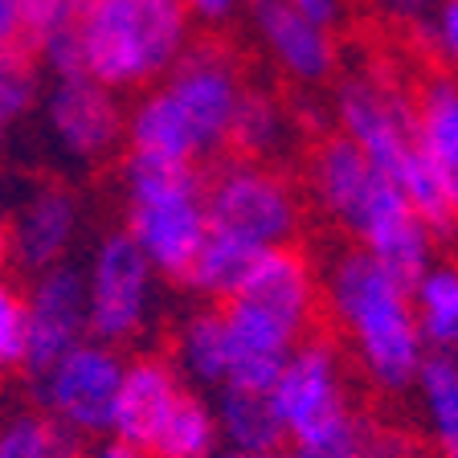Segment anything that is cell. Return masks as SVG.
<instances>
[{"label": "cell", "instance_id": "22", "mask_svg": "<svg viewBox=\"0 0 458 458\" xmlns=\"http://www.w3.org/2000/svg\"><path fill=\"white\" fill-rule=\"evenodd\" d=\"M176 372L200 389H221L229 377V332L221 307H200L176 332Z\"/></svg>", "mask_w": 458, "mask_h": 458}, {"label": "cell", "instance_id": "13", "mask_svg": "<svg viewBox=\"0 0 458 458\" xmlns=\"http://www.w3.org/2000/svg\"><path fill=\"white\" fill-rule=\"evenodd\" d=\"M229 299L270 315L295 335H307L315 319V303H319V278H315L311 258L303 250L270 246L246 267V275Z\"/></svg>", "mask_w": 458, "mask_h": 458}, {"label": "cell", "instance_id": "24", "mask_svg": "<svg viewBox=\"0 0 458 458\" xmlns=\"http://www.w3.org/2000/svg\"><path fill=\"white\" fill-rule=\"evenodd\" d=\"M152 458H217L221 454V429L213 401L184 393L176 401L172 418L164 421V429L156 434V442L148 446Z\"/></svg>", "mask_w": 458, "mask_h": 458}, {"label": "cell", "instance_id": "36", "mask_svg": "<svg viewBox=\"0 0 458 458\" xmlns=\"http://www.w3.org/2000/svg\"><path fill=\"white\" fill-rule=\"evenodd\" d=\"M9 262H13V250H9V221H0V278H4Z\"/></svg>", "mask_w": 458, "mask_h": 458}, {"label": "cell", "instance_id": "3", "mask_svg": "<svg viewBox=\"0 0 458 458\" xmlns=\"http://www.w3.org/2000/svg\"><path fill=\"white\" fill-rule=\"evenodd\" d=\"M192 17L181 0H86L78 21L82 70L106 90H143L184 54Z\"/></svg>", "mask_w": 458, "mask_h": 458}, {"label": "cell", "instance_id": "7", "mask_svg": "<svg viewBox=\"0 0 458 458\" xmlns=\"http://www.w3.org/2000/svg\"><path fill=\"white\" fill-rule=\"evenodd\" d=\"M270 405L286 429V442H319L360 418L348 397L344 356L324 335H303L291 348L270 385Z\"/></svg>", "mask_w": 458, "mask_h": 458}, {"label": "cell", "instance_id": "2", "mask_svg": "<svg viewBox=\"0 0 458 458\" xmlns=\"http://www.w3.org/2000/svg\"><path fill=\"white\" fill-rule=\"evenodd\" d=\"M327 311L344 327L356 364L377 389L405 393L426 360L418 319H413L410 286L385 275L364 250H344L332 258L324 278Z\"/></svg>", "mask_w": 458, "mask_h": 458}, {"label": "cell", "instance_id": "1", "mask_svg": "<svg viewBox=\"0 0 458 458\" xmlns=\"http://www.w3.org/2000/svg\"><path fill=\"white\" fill-rule=\"evenodd\" d=\"M242 90L238 54L225 41H189L164 82L123 119L127 152L200 168V160H213L225 148Z\"/></svg>", "mask_w": 458, "mask_h": 458}, {"label": "cell", "instance_id": "38", "mask_svg": "<svg viewBox=\"0 0 458 458\" xmlns=\"http://www.w3.org/2000/svg\"><path fill=\"white\" fill-rule=\"evenodd\" d=\"M454 360H458V356H454Z\"/></svg>", "mask_w": 458, "mask_h": 458}, {"label": "cell", "instance_id": "26", "mask_svg": "<svg viewBox=\"0 0 458 458\" xmlns=\"http://www.w3.org/2000/svg\"><path fill=\"white\" fill-rule=\"evenodd\" d=\"M41 95V66L25 49H0V135L21 123Z\"/></svg>", "mask_w": 458, "mask_h": 458}, {"label": "cell", "instance_id": "37", "mask_svg": "<svg viewBox=\"0 0 458 458\" xmlns=\"http://www.w3.org/2000/svg\"><path fill=\"white\" fill-rule=\"evenodd\" d=\"M217 458H258V454H238V450H221ZM275 458H278V454H275Z\"/></svg>", "mask_w": 458, "mask_h": 458}, {"label": "cell", "instance_id": "14", "mask_svg": "<svg viewBox=\"0 0 458 458\" xmlns=\"http://www.w3.org/2000/svg\"><path fill=\"white\" fill-rule=\"evenodd\" d=\"M184 393L189 389H184V377L176 372L172 356L143 352L135 360H123V377H119V389H114L106 438H119L127 446L148 450Z\"/></svg>", "mask_w": 458, "mask_h": 458}, {"label": "cell", "instance_id": "23", "mask_svg": "<svg viewBox=\"0 0 458 458\" xmlns=\"http://www.w3.org/2000/svg\"><path fill=\"white\" fill-rule=\"evenodd\" d=\"M413 385H418L421 418H426L438 454L458 458V360L454 356L426 352Z\"/></svg>", "mask_w": 458, "mask_h": 458}, {"label": "cell", "instance_id": "35", "mask_svg": "<svg viewBox=\"0 0 458 458\" xmlns=\"http://www.w3.org/2000/svg\"><path fill=\"white\" fill-rule=\"evenodd\" d=\"M78 458H152V454L140 446H127V442H119V438H98L95 446L82 450Z\"/></svg>", "mask_w": 458, "mask_h": 458}, {"label": "cell", "instance_id": "11", "mask_svg": "<svg viewBox=\"0 0 458 458\" xmlns=\"http://www.w3.org/2000/svg\"><path fill=\"white\" fill-rule=\"evenodd\" d=\"M29 307V348H25V377H41L54 360L90 340L86 332V278L74 262L49 267L33 275L25 291Z\"/></svg>", "mask_w": 458, "mask_h": 458}, {"label": "cell", "instance_id": "6", "mask_svg": "<svg viewBox=\"0 0 458 458\" xmlns=\"http://www.w3.org/2000/svg\"><path fill=\"white\" fill-rule=\"evenodd\" d=\"M86 278V332L106 348L135 344L156 315V283L160 275L143 250L127 238V229H114L90 254Z\"/></svg>", "mask_w": 458, "mask_h": 458}, {"label": "cell", "instance_id": "21", "mask_svg": "<svg viewBox=\"0 0 458 458\" xmlns=\"http://www.w3.org/2000/svg\"><path fill=\"white\" fill-rule=\"evenodd\" d=\"M413 319L426 352L458 356V267L429 262V270L410 286Z\"/></svg>", "mask_w": 458, "mask_h": 458}, {"label": "cell", "instance_id": "20", "mask_svg": "<svg viewBox=\"0 0 458 458\" xmlns=\"http://www.w3.org/2000/svg\"><path fill=\"white\" fill-rule=\"evenodd\" d=\"M291 140H295V123H291L286 106L278 103V95L246 86L238 98V111H233V123H229L225 148H233L238 160L270 164L278 156H286Z\"/></svg>", "mask_w": 458, "mask_h": 458}, {"label": "cell", "instance_id": "4", "mask_svg": "<svg viewBox=\"0 0 458 458\" xmlns=\"http://www.w3.org/2000/svg\"><path fill=\"white\" fill-rule=\"evenodd\" d=\"M127 238L143 250L152 270L168 283H184L205 242V172L192 164L127 152Z\"/></svg>", "mask_w": 458, "mask_h": 458}, {"label": "cell", "instance_id": "27", "mask_svg": "<svg viewBox=\"0 0 458 458\" xmlns=\"http://www.w3.org/2000/svg\"><path fill=\"white\" fill-rule=\"evenodd\" d=\"M86 0H25V21H21V49L38 57L46 46L78 33Z\"/></svg>", "mask_w": 458, "mask_h": 458}, {"label": "cell", "instance_id": "34", "mask_svg": "<svg viewBox=\"0 0 458 458\" xmlns=\"http://www.w3.org/2000/svg\"><path fill=\"white\" fill-rule=\"evenodd\" d=\"M184 13L197 21H205V25H221V21L233 17V9H238V0H181Z\"/></svg>", "mask_w": 458, "mask_h": 458}, {"label": "cell", "instance_id": "28", "mask_svg": "<svg viewBox=\"0 0 458 458\" xmlns=\"http://www.w3.org/2000/svg\"><path fill=\"white\" fill-rule=\"evenodd\" d=\"M29 348V307L25 291L13 278H0V381L13 372H25Z\"/></svg>", "mask_w": 458, "mask_h": 458}, {"label": "cell", "instance_id": "31", "mask_svg": "<svg viewBox=\"0 0 458 458\" xmlns=\"http://www.w3.org/2000/svg\"><path fill=\"white\" fill-rule=\"evenodd\" d=\"M283 4L291 13H299L307 25L324 29V33H335L348 17V0H283Z\"/></svg>", "mask_w": 458, "mask_h": 458}, {"label": "cell", "instance_id": "18", "mask_svg": "<svg viewBox=\"0 0 458 458\" xmlns=\"http://www.w3.org/2000/svg\"><path fill=\"white\" fill-rule=\"evenodd\" d=\"M307 181H311L315 205L327 213L332 221H348V213L356 209V200L369 192V184L377 181V168L364 160V152L356 148L348 135L332 131L315 143L311 160H307Z\"/></svg>", "mask_w": 458, "mask_h": 458}, {"label": "cell", "instance_id": "29", "mask_svg": "<svg viewBox=\"0 0 458 458\" xmlns=\"http://www.w3.org/2000/svg\"><path fill=\"white\" fill-rule=\"evenodd\" d=\"M364 438H369V429L356 418L352 426L335 429L319 442H291V450L278 458H364Z\"/></svg>", "mask_w": 458, "mask_h": 458}, {"label": "cell", "instance_id": "15", "mask_svg": "<svg viewBox=\"0 0 458 458\" xmlns=\"http://www.w3.org/2000/svg\"><path fill=\"white\" fill-rule=\"evenodd\" d=\"M82 229V200L66 184H41L9 221V250L13 262L29 275L62 267L70 258Z\"/></svg>", "mask_w": 458, "mask_h": 458}, {"label": "cell", "instance_id": "32", "mask_svg": "<svg viewBox=\"0 0 458 458\" xmlns=\"http://www.w3.org/2000/svg\"><path fill=\"white\" fill-rule=\"evenodd\" d=\"M377 4L401 25H426L429 13L438 9V0H377Z\"/></svg>", "mask_w": 458, "mask_h": 458}, {"label": "cell", "instance_id": "33", "mask_svg": "<svg viewBox=\"0 0 458 458\" xmlns=\"http://www.w3.org/2000/svg\"><path fill=\"white\" fill-rule=\"evenodd\" d=\"M25 0H0V49H21Z\"/></svg>", "mask_w": 458, "mask_h": 458}, {"label": "cell", "instance_id": "19", "mask_svg": "<svg viewBox=\"0 0 458 458\" xmlns=\"http://www.w3.org/2000/svg\"><path fill=\"white\" fill-rule=\"evenodd\" d=\"M213 413H217V429L221 442L238 454H258V458H275L286 442V429L278 421L275 405H270V393H254V389H233V385H221L217 401H213Z\"/></svg>", "mask_w": 458, "mask_h": 458}, {"label": "cell", "instance_id": "5", "mask_svg": "<svg viewBox=\"0 0 458 458\" xmlns=\"http://www.w3.org/2000/svg\"><path fill=\"white\" fill-rule=\"evenodd\" d=\"M205 217L209 233L262 254L270 246H291L303 209L283 172L254 160H229L205 176Z\"/></svg>", "mask_w": 458, "mask_h": 458}, {"label": "cell", "instance_id": "25", "mask_svg": "<svg viewBox=\"0 0 458 458\" xmlns=\"http://www.w3.org/2000/svg\"><path fill=\"white\" fill-rule=\"evenodd\" d=\"M82 446H78L74 434L49 421L46 413L29 410L17 413L0 426V458H78Z\"/></svg>", "mask_w": 458, "mask_h": 458}, {"label": "cell", "instance_id": "9", "mask_svg": "<svg viewBox=\"0 0 458 458\" xmlns=\"http://www.w3.org/2000/svg\"><path fill=\"white\" fill-rule=\"evenodd\" d=\"M123 377L119 348H106L98 340H82L62 360H54L41 377H33V401L38 413L82 438H106L111 426L114 389Z\"/></svg>", "mask_w": 458, "mask_h": 458}, {"label": "cell", "instance_id": "17", "mask_svg": "<svg viewBox=\"0 0 458 458\" xmlns=\"http://www.w3.org/2000/svg\"><path fill=\"white\" fill-rule=\"evenodd\" d=\"M418 152L458 213V78H429L413 103Z\"/></svg>", "mask_w": 458, "mask_h": 458}, {"label": "cell", "instance_id": "30", "mask_svg": "<svg viewBox=\"0 0 458 458\" xmlns=\"http://www.w3.org/2000/svg\"><path fill=\"white\" fill-rule=\"evenodd\" d=\"M426 33L434 41V49H438V57L458 78V0H438V9L426 21Z\"/></svg>", "mask_w": 458, "mask_h": 458}, {"label": "cell", "instance_id": "16", "mask_svg": "<svg viewBox=\"0 0 458 458\" xmlns=\"http://www.w3.org/2000/svg\"><path fill=\"white\" fill-rule=\"evenodd\" d=\"M254 33L275 66L299 86H319L335 74V38L307 25L283 0H254Z\"/></svg>", "mask_w": 458, "mask_h": 458}, {"label": "cell", "instance_id": "10", "mask_svg": "<svg viewBox=\"0 0 458 458\" xmlns=\"http://www.w3.org/2000/svg\"><path fill=\"white\" fill-rule=\"evenodd\" d=\"M344 225L356 238V250H364L401 286H413L434 262V233L410 209V200L397 192V184H389L381 172L369 184V192L356 200V209L348 213Z\"/></svg>", "mask_w": 458, "mask_h": 458}, {"label": "cell", "instance_id": "8", "mask_svg": "<svg viewBox=\"0 0 458 458\" xmlns=\"http://www.w3.org/2000/svg\"><path fill=\"white\" fill-rule=\"evenodd\" d=\"M335 123H340V135H348L364 152V160L397 189L426 164L413 135V103L381 78L356 74L340 82Z\"/></svg>", "mask_w": 458, "mask_h": 458}, {"label": "cell", "instance_id": "12", "mask_svg": "<svg viewBox=\"0 0 458 458\" xmlns=\"http://www.w3.org/2000/svg\"><path fill=\"white\" fill-rule=\"evenodd\" d=\"M46 114L57 148L82 164L106 160L123 140V111L114 95L86 74L57 78L46 98Z\"/></svg>", "mask_w": 458, "mask_h": 458}]
</instances>
